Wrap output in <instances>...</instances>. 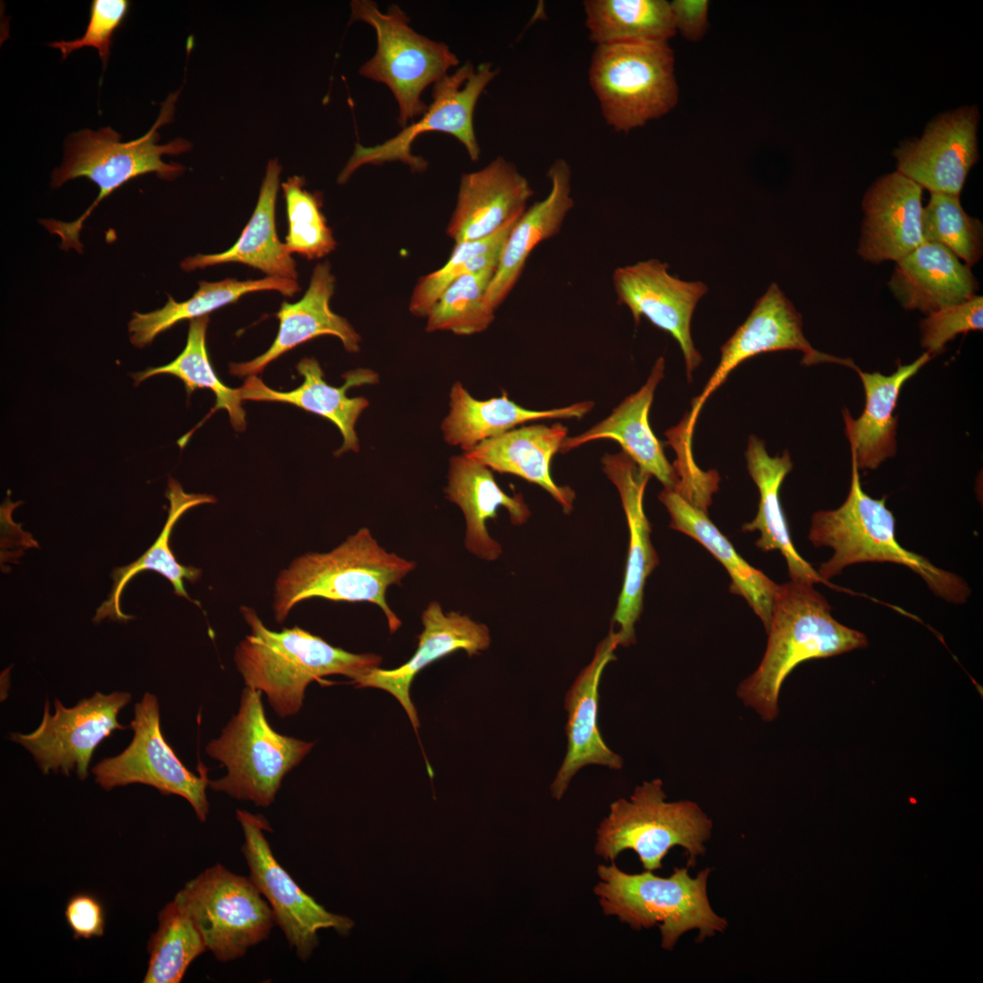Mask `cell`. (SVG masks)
<instances>
[{"mask_svg": "<svg viewBox=\"0 0 983 983\" xmlns=\"http://www.w3.org/2000/svg\"><path fill=\"white\" fill-rule=\"evenodd\" d=\"M602 463L619 492L629 530L623 583L613 616V624L619 627V644L626 647L635 643V623L643 611L645 582L659 564L644 509V491L651 475L623 451L606 454Z\"/></svg>", "mask_w": 983, "mask_h": 983, "instance_id": "obj_19", "label": "cell"}, {"mask_svg": "<svg viewBox=\"0 0 983 983\" xmlns=\"http://www.w3.org/2000/svg\"><path fill=\"white\" fill-rule=\"evenodd\" d=\"M748 472L759 491L758 511L743 532H760L755 545L762 551L778 550L784 556L792 581L811 584L826 583L811 564L796 550L779 499L781 485L793 468L788 451L770 456L765 442L755 435L748 440L745 451Z\"/></svg>", "mask_w": 983, "mask_h": 983, "instance_id": "obj_33", "label": "cell"}, {"mask_svg": "<svg viewBox=\"0 0 983 983\" xmlns=\"http://www.w3.org/2000/svg\"><path fill=\"white\" fill-rule=\"evenodd\" d=\"M221 962L243 957L266 940L276 925L273 912L250 877L221 864L186 883L174 897Z\"/></svg>", "mask_w": 983, "mask_h": 983, "instance_id": "obj_11", "label": "cell"}, {"mask_svg": "<svg viewBox=\"0 0 983 983\" xmlns=\"http://www.w3.org/2000/svg\"><path fill=\"white\" fill-rule=\"evenodd\" d=\"M130 700L131 694L127 692H96L67 708L56 699L54 714L46 701L38 727L29 734L12 733L10 738L33 755L45 775L61 772L69 775L76 772L84 780L100 742L116 730L127 729L117 715Z\"/></svg>", "mask_w": 983, "mask_h": 983, "instance_id": "obj_16", "label": "cell"}, {"mask_svg": "<svg viewBox=\"0 0 983 983\" xmlns=\"http://www.w3.org/2000/svg\"><path fill=\"white\" fill-rule=\"evenodd\" d=\"M532 196L516 166L498 157L462 175L447 233L456 244L487 238L520 218Z\"/></svg>", "mask_w": 983, "mask_h": 983, "instance_id": "obj_21", "label": "cell"}, {"mask_svg": "<svg viewBox=\"0 0 983 983\" xmlns=\"http://www.w3.org/2000/svg\"><path fill=\"white\" fill-rule=\"evenodd\" d=\"M712 821L689 800L667 802L663 782L656 778L635 787L629 799L619 798L597 828L595 853L613 861L623 851L633 850L647 871L662 868V861L675 846L684 848L688 866L705 852Z\"/></svg>", "mask_w": 983, "mask_h": 983, "instance_id": "obj_7", "label": "cell"}, {"mask_svg": "<svg viewBox=\"0 0 983 983\" xmlns=\"http://www.w3.org/2000/svg\"><path fill=\"white\" fill-rule=\"evenodd\" d=\"M664 374V359L660 357L639 390L626 397L608 417L589 430L576 436H567L560 451L568 452L596 440H613L641 470L657 478L665 489L674 490L678 481L676 472L649 422L654 391Z\"/></svg>", "mask_w": 983, "mask_h": 983, "instance_id": "obj_26", "label": "cell"}, {"mask_svg": "<svg viewBox=\"0 0 983 983\" xmlns=\"http://www.w3.org/2000/svg\"><path fill=\"white\" fill-rule=\"evenodd\" d=\"M240 613L250 633L237 645L235 664L246 686L264 693L279 717L299 713L311 682L332 674L354 681L381 663L380 655L347 652L298 625L272 631L251 607Z\"/></svg>", "mask_w": 983, "mask_h": 983, "instance_id": "obj_2", "label": "cell"}, {"mask_svg": "<svg viewBox=\"0 0 983 983\" xmlns=\"http://www.w3.org/2000/svg\"><path fill=\"white\" fill-rule=\"evenodd\" d=\"M659 500L670 515V528L697 541L724 565L731 578L730 592L747 602L767 632L779 584L743 559L707 512L678 492L664 488Z\"/></svg>", "mask_w": 983, "mask_h": 983, "instance_id": "obj_32", "label": "cell"}, {"mask_svg": "<svg viewBox=\"0 0 983 983\" xmlns=\"http://www.w3.org/2000/svg\"><path fill=\"white\" fill-rule=\"evenodd\" d=\"M851 461L850 489L843 504L835 510L818 511L811 518L809 541L815 547L833 550L831 558L820 564V577L827 583L852 564L893 562L917 573L936 596L954 604L965 603L971 593L965 580L899 544L896 520L886 505V497L875 499L863 491L852 453Z\"/></svg>", "mask_w": 983, "mask_h": 983, "instance_id": "obj_3", "label": "cell"}, {"mask_svg": "<svg viewBox=\"0 0 983 983\" xmlns=\"http://www.w3.org/2000/svg\"><path fill=\"white\" fill-rule=\"evenodd\" d=\"M710 869L692 877L687 867H675L663 877L653 871L640 874L623 872L612 862L600 865V882L593 892L604 915L615 916L633 929L650 928L658 924L662 948L672 950L680 937L698 929L697 941L724 932L727 920L711 907L707 897Z\"/></svg>", "mask_w": 983, "mask_h": 983, "instance_id": "obj_6", "label": "cell"}, {"mask_svg": "<svg viewBox=\"0 0 983 983\" xmlns=\"http://www.w3.org/2000/svg\"><path fill=\"white\" fill-rule=\"evenodd\" d=\"M983 329V298L976 295L962 303L927 315L920 322L921 345L931 357L960 333Z\"/></svg>", "mask_w": 983, "mask_h": 983, "instance_id": "obj_45", "label": "cell"}, {"mask_svg": "<svg viewBox=\"0 0 983 983\" xmlns=\"http://www.w3.org/2000/svg\"><path fill=\"white\" fill-rule=\"evenodd\" d=\"M304 186L305 179L299 176L288 177L281 185L288 218L284 244L290 254L311 260L327 256L337 244L321 211V195Z\"/></svg>", "mask_w": 983, "mask_h": 983, "instance_id": "obj_43", "label": "cell"}, {"mask_svg": "<svg viewBox=\"0 0 983 983\" xmlns=\"http://www.w3.org/2000/svg\"><path fill=\"white\" fill-rule=\"evenodd\" d=\"M588 78L605 122L617 132L664 117L679 100L668 43L596 46Z\"/></svg>", "mask_w": 983, "mask_h": 983, "instance_id": "obj_9", "label": "cell"}, {"mask_svg": "<svg viewBox=\"0 0 983 983\" xmlns=\"http://www.w3.org/2000/svg\"><path fill=\"white\" fill-rule=\"evenodd\" d=\"M129 7L130 2L127 0H93L84 35L70 41L49 43L48 46L60 50L62 60L75 50L86 46L95 47L105 68L110 56L113 35L126 19Z\"/></svg>", "mask_w": 983, "mask_h": 983, "instance_id": "obj_46", "label": "cell"}, {"mask_svg": "<svg viewBox=\"0 0 983 983\" xmlns=\"http://www.w3.org/2000/svg\"><path fill=\"white\" fill-rule=\"evenodd\" d=\"M177 94L167 99L155 125L137 139L122 142L121 135L109 127L97 131L84 129L68 137L63 163L53 172L52 186L58 187L68 180L84 177L99 187V193L76 221H43L51 233L60 237L61 248H74L81 252L78 235L83 222L100 201L127 181L147 173H156L162 179L171 180L185 170L179 164L165 163L161 157L189 150L192 146L188 141L177 138L166 145L157 144V129L170 121Z\"/></svg>", "mask_w": 983, "mask_h": 983, "instance_id": "obj_5", "label": "cell"}, {"mask_svg": "<svg viewBox=\"0 0 983 983\" xmlns=\"http://www.w3.org/2000/svg\"><path fill=\"white\" fill-rule=\"evenodd\" d=\"M593 406V401L584 400L556 409L529 410L512 400L506 391L500 397L477 400L458 381L451 387L450 412L442 421L441 431L446 442L467 451L529 421L581 419Z\"/></svg>", "mask_w": 983, "mask_h": 983, "instance_id": "obj_35", "label": "cell"}, {"mask_svg": "<svg viewBox=\"0 0 983 983\" xmlns=\"http://www.w3.org/2000/svg\"><path fill=\"white\" fill-rule=\"evenodd\" d=\"M813 585L792 580L779 584L764 656L737 687L738 698L765 722L777 717L782 685L797 665L868 645L863 633L832 616L828 602Z\"/></svg>", "mask_w": 983, "mask_h": 983, "instance_id": "obj_1", "label": "cell"}, {"mask_svg": "<svg viewBox=\"0 0 983 983\" xmlns=\"http://www.w3.org/2000/svg\"><path fill=\"white\" fill-rule=\"evenodd\" d=\"M261 696L260 691L246 686L238 714L208 744L206 752L227 768L225 776L209 780L212 790L266 807L275 800L284 776L313 744L276 732L266 717Z\"/></svg>", "mask_w": 983, "mask_h": 983, "instance_id": "obj_8", "label": "cell"}, {"mask_svg": "<svg viewBox=\"0 0 983 983\" xmlns=\"http://www.w3.org/2000/svg\"><path fill=\"white\" fill-rule=\"evenodd\" d=\"M423 631L419 636L413 656L402 665L385 670L376 667L352 681L357 687L385 690L400 703L417 733L420 726L417 712L410 697L411 682L418 673L431 663L463 650L469 656L490 646L489 628L456 612L444 613L438 602L428 604L421 614Z\"/></svg>", "mask_w": 983, "mask_h": 983, "instance_id": "obj_23", "label": "cell"}, {"mask_svg": "<svg viewBox=\"0 0 983 983\" xmlns=\"http://www.w3.org/2000/svg\"><path fill=\"white\" fill-rule=\"evenodd\" d=\"M350 7L351 20L369 24L377 35L376 53L361 66L360 74L390 88L403 128L428 110L421 99L424 89L459 65V59L444 43L414 31L398 5H390L386 13L370 0H354Z\"/></svg>", "mask_w": 983, "mask_h": 983, "instance_id": "obj_10", "label": "cell"}, {"mask_svg": "<svg viewBox=\"0 0 983 983\" xmlns=\"http://www.w3.org/2000/svg\"><path fill=\"white\" fill-rule=\"evenodd\" d=\"M567 433V427L559 422L524 426L483 441L464 451V455L492 471L539 485L569 513L575 492L569 486L558 485L550 471L551 461L561 451Z\"/></svg>", "mask_w": 983, "mask_h": 983, "instance_id": "obj_30", "label": "cell"}, {"mask_svg": "<svg viewBox=\"0 0 983 983\" xmlns=\"http://www.w3.org/2000/svg\"><path fill=\"white\" fill-rule=\"evenodd\" d=\"M612 279L618 304L630 309L636 325L644 317L677 341L691 380L702 361L691 336V320L698 301L708 291L707 286L671 275L668 264L656 258L619 267Z\"/></svg>", "mask_w": 983, "mask_h": 983, "instance_id": "obj_17", "label": "cell"}, {"mask_svg": "<svg viewBox=\"0 0 983 983\" xmlns=\"http://www.w3.org/2000/svg\"><path fill=\"white\" fill-rule=\"evenodd\" d=\"M619 636L611 628L597 645L592 661L580 672L565 697L567 750L551 785L560 800L577 772L588 765L621 769L622 757L603 741L598 726L599 684L606 665L615 659Z\"/></svg>", "mask_w": 983, "mask_h": 983, "instance_id": "obj_20", "label": "cell"}, {"mask_svg": "<svg viewBox=\"0 0 983 983\" xmlns=\"http://www.w3.org/2000/svg\"><path fill=\"white\" fill-rule=\"evenodd\" d=\"M130 726L134 732L131 743L117 755L105 758L92 768L95 781L105 790L143 784L166 796H179L190 804L198 818L205 821L209 810L208 769L200 765L198 775L189 771L167 743L160 729L156 695H143L135 706Z\"/></svg>", "mask_w": 983, "mask_h": 983, "instance_id": "obj_14", "label": "cell"}, {"mask_svg": "<svg viewBox=\"0 0 983 983\" xmlns=\"http://www.w3.org/2000/svg\"><path fill=\"white\" fill-rule=\"evenodd\" d=\"M675 33L685 40H701L708 29L709 1L674 0L670 2Z\"/></svg>", "mask_w": 983, "mask_h": 983, "instance_id": "obj_48", "label": "cell"}, {"mask_svg": "<svg viewBox=\"0 0 983 983\" xmlns=\"http://www.w3.org/2000/svg\"><path fill=\"white\" fill-rule=\"evenodd\" d=\"M208 322V316L191 319L186 346L174 360L163 366L148 368L132 374V378L135 380V386H137L143 380L155 375L170 374L184 382L187 395L197 389H209L216 397L215 406L209 415L218 410L224 409L228 412L234 429L244 431L246 411L242 408V400L238 397V389L226 386L218 379L208 357L206 346Z\"/></svg>", "mask_w": 983, "mask_h": 983, "instance_id": "obj_39", "label": "cell"}, {"mask_svg": "<svg viewBox=\"0 0 983 983\" xmlns=\"http://www.w3.org/2000/svg\"><path fill=\"white\" fill-rule=\"evenodd\" d=\"M498 73L499 69H493L491 63H482L475 69L467 61L451 75L444 76L434 84L432 102L419 121L376 146L356 144L352 156L338 177V183H346L362 166H380L392 161L408 165L412 172H423L428 162L410 150L416 138L430 131L453 136L464 146L471 159L478 160L481 149L474 132V109L481 93Z\"/></svg>", "mask_w": 983, "mask_h": 983, "instance_id": "obj_13", "label": "cell"}, {"mask_svg": "<svg viewBox=\"0 0 983 983\" xmlns=\"http://www.w3.org/2000/svg\"><path fill=\"white\" fill-rule=\"evenodd\" d=\"M977 106H962L928 123L920 138L894 151L897 171L930 193L959 196L978 158Z\"/></svg>", "mask_w": 983, "mask_h": 983, "instance_id": "obj_18", "label": "cell"}, {"mask_svg": "<svg viewBox=\"0 0 983 983\" xmlns=\"http://www.w3.org/2000/svg\"><path fill=\"white\" fill-rule=\"evenodd\" d=\"M281 166L278 159L267 164L257 205L237 242L216 254H197L185 258V271L219 264L241 263L257 269L268 277L297 280V263L277 235L275 210Z\"/></svg>", "mask_w": 983, "mask_h": 983, "instance_id": "obj_34", "label": "cell"}, {"mask_svg": "<svg viewBox=\"0 0 983 983\" xmlns=\"http://www.w3.org/2000/svg\"><path fill=\"white\" fill-rule=\"evenodd\" d=\"M801 314L778 285L771 283L755 301L750 314L721 347L717 367L701 393L693 399L690 411L677 426L665 432L672 447L692 452V438L697 417L704 402L741 363L762 353L778 350H799L806 366L830 362L858 367L847 358H839L815 350L806 339Z\"/></svg>", "mask_w": 983, "mask_h": 983, "instance_id": "obj_12", "label": "cell"}, {"mask_svg": "<svg viewBox=\"0 0 983 983\" xmlns=\"http://www.w3.org/2000/svg\"><path fill=\"white\" fill-rule=\"evenodd\" d=\"M334 289L335 277L329 263H319L313 269L304 296L295 303L283 302L276 313L279 326L269 350L249 361L230 363L229 372L238 377L256 375L285 352L323 335L335 336L347 351L358 352L360 335L345 318L334 313L329 307Z\"/></svg>", "mask_w": 983, "mask_h": 983, "instance_id": "obj_25", "label": "cell"}, {"mask_svg": "<svg viewBox=\"0 0 983 983\" xmlns=\"http://www.w3.org/2000/svg\"><path fill=\"white\" fill-rule=\"evenodd\" d=\"M518 218L487 238L456 244L443 267L421 277L410 297V311L417 317H427L440 296L457 279L497 267L502 248Z\"/></svg>", "mask_w": 983, "mask_h": 983, "instance_id": "obj_42", "label": "cell"}, {"mask_svg": "<svg viewBox=\"0 0 983 983\" xmlns=\"http://www.w3.org/2000/svg\"><path fill=\"white\" fill-rule=\"evenodd\" d=\"M931 358L924 352L913 362L898 365L890 375L866 372L859 368L856 370L865 391V408L856 420L846 409L843 416L851 453L855 456L858 470L877 469L895 455L897 416H894V410L900 391L904 384Z\"/></svg>", "mask_w": 983, "mask_h": 983, "instance_id": "obj_31", "label": "cell"}, {"mask_svg": "<svg viewBox=\"0 0 983 983\" xmlns=\"http://www.w3.org/2000/svg\"><path fill=\"white\" fill-rule=\"evenodd\" d=\"M65 917L76 939H89L104 934L105 911L99 900L92 895L80 893L73 896L66 906Z\"/></svg>", "mask_w": 983, "mask_h": 983, "instance_id": "obj_47", "label": "cell"}, {"mask_svg": "<svg viewBox=\"0 0 983 983\" xmlns=\"http://www.w3.org/2000/svg\"><path fill=\"white\" fill-rule=\"evenodd\" d=\"M571 174L564 159H555L547 173L551 183L549 194L526 208L512 228L486 291V298L495 309L517 283L531 252L560 231L573 208Z\"/></svg>", "mask_w": 983, "mask_h": 983, "instance_id": "obj_29", "label": "cell"}, {"mask_svg": "<svg viewBox=\"0 0 983 983\" xmlns=\"http://www.w3.org/2000/svg\"><path fill=\"white\" fill-rule=\"evenodd\" d=\"M166 497L169 501L168 515L164 527L154 543L135 562L117 567L112 572L113 585L108 598L96 610L93 619L99 623L105 618L127 622L133 616L125 614L120 608V596L126 584L138 573L152 570L166 577L172 584L174 593L179 597L199 606V603L187 594L184 583H191L199 580L202 571L193 566L180 564L175 558L169 538L176 522L191 508L206 503H215L216 498L208 494L187 493L179 482L169 478Z\"/></svg>", "mask_w": 983, "mask_h": 983, "instance_id": "obj_36", "label": "cell"}, {"mask_svg": "<svg viewBox=\"0 0 983 983\" xmlns=\"http://www.w3.org/2000/svg\"><path fill=\"white\" fill-rule=\"evenodd\" d=\"M444 492L463 512L465 548L484 561H495L502 553V545L487 530L488 520L497 518L500 507L506 509L514 525L524 524L531 516L522 494L511 496L504 492L490 468L464 454L450 459Z\"/></svg>", "mask_w": 983, "mask_h": 983, "instance_id": "obj_27", "label": "cell"}, {"mask_svg": "<svg viewBox=\"0 0 983 983\" xmlns=\"http://www.w3.org/2000/svg\"><path fill=\"white\" fill-rule=\"evenodd\" d=\"M303 377L302 384L290 391H278L269 388L256 375L248 376L238 389L241 400L277 401L295 405L306 411L328 419L337 426L343 438L341 447L335 453L360 449L355 425L362 411L369 406L364 397L350 398L347 390L354 386L375 384L379 375L371 370L358 369L345 373V383L333 387L324 380V373L314 358H303L296 366Z\"/></svg>", "mask_w": 983, "mask_h": 983, "instance_id": "obj_24", "label": "cell"}, {"mask_svg": "<svg viewBox=\"0 0 983 983\" xmlns=\"http://www.w3.org/2000/svg\"><path fill=\"white\" fill-rule=\"evenodd\" d=\"M924 241L940 244L971 268L982 255V225L963 209L959 196L930 193L923 208Z\"/></svg>", "mask_w": 983, "mask_h": 983, "instance_id": "obj_44", "label": "cell"}, {"mask_svg": "<svg viewBox=\"0 0 983 983\" xmlns=\"http://www.w3.org/2000/svg\"><path fill=\"white\" fill-rule=\"evenodd\" d=\"M415 567L414 562L387 552L368 528H360L331 551L303 553L280 571L274 583V619L283 623L294 606L311 598L369 602L380 608L393 633L401 621L390 608L386 593Z\"/></svg>", "mask_w": 983, "mask_h": 983, "instance_id": "obj_4", "label": "cell"}, {"mask_svg": "<svg viewBox=\"0 0 983 983\" xmlns=\"http://www.w3.org/2000/svg\"><path fill=\"white\" fill-rule=\"evenodd\" d=\"M896 263L888 287L907 310L927 315L976 296L971 268L940 244L924 241Z\"/></svg>", "mask_w": 983, "mask_h": 983, "instance_id": "obj_28", "label": "cell"}, {"mask_svg": "<svg viewBox=\"0 0 983 983\" xmlns=\"http://www.w3.org/2000/svg\"><path fill=\"white\" fill-rule=\"evenodd\" d=\"M585 26L596 46L668 43L676 34L665 0H585Z\"/></svg>", "mask_w": 983, "mask_h": 983, "instance_id": "obj_38", "label": "cell"}, {"mask_svg": "<svg viewBox=\"0 0 983 983\" xmlns=\"http://www.w3.org/2000/svg\"><path fill=\"white\" fill-rule=\"evenodd\" d=\"M496 270L490 267L465 274L440 296L427 315L428 332L445 330L457 335L484 331L495 319L486 291Z\"/></svg>", "mask_w": 983, "mask_h": 983, "instance_id": "obj_41", "label": "cell"}, {"mask_svg": "<svg viewBox=\"0 0 983 983\" xmlns=\"http://www.w3.org/2000/svg\"><path fill=\"white\" fill-rule=\"evenodd\" d=\"M862 208L857 254L864 260L897 262L924 242L922 187L897 171L868 188Z\"/></svg>", "mask_w": 983, "mask_h": 983, "instance_id": "obj_22", "label": "cell"}, {"mask_svg": "<svg viewBox=\"0 0 983 983\" xmlns=\"http://www.w3.org/2000/svg\"><path fill=\"white\" fill-rule=\"evenodd\" d=\"M244 836L241 846L249 877L269 903L289 945L301 960L309 959L319 944L318 931L333 928L347 935L351 918L329 912L307 894L274 856L265 832H272L262 815L237 809Z\"/></svg>", "mask_w": 983, "mask_h": 983, "instance_id": "obj_15", "label": "cell"}, {"mask_svg": "<svg viewBox=\"0 0 983 983\" xmlns=\"http://www.w3.org/2000/svg\"><path fill=\"white\" fill-rule=\"evenodd\" d=\"M147 944L145 983H179L190 964L208 950L194 922L173 899L158 913Z\"/></svg>", "mask_w": 983, "mask_h": 983, "instance_id": "obj_40", "label": "cell"}, {"mask_svg": "<svg viewBox=\"0 0 983 983\" xmlns=\"http://www.w3.org/2000/svg\"><path fill=\"white\" fill-rule=\"evenodd\" d=\"M276 290L292 297L300 290L297 280L266 277L255 280L226 279L220 281H199L198 289L186 301L177 302L171 296L166 305L148 313L134 312L128 322L131 343L142 349L160 333L185 319L208 316L210 312L238 301L242 296L257 291Z\"/></svg>", "mask_w": 983, "mask_h": 983, "instance_id": "obj_37", "label": "cell"}]
</instances>
